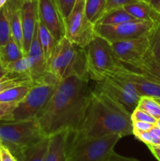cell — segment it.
<instances>
[{"label": "cell", "mask_w": 160, "mask_h": 161, "mask_svg": "<svg viewBox=\"0 0 160 161\" xmlns=\"http://www.w3.org/2000/svg\"><path fill=\"white\" fill-rule=\"evenodd\" d=\"M89 81L72 75L59 82L51 98L36 117L45 137L64 130L71 134L78 131L92 91Z\"/></svg>", "instance_id": "obj_1"}, {"label": "cell", "mask_w": 160, "mask_h": 161, "mask_svg": "<svg viewBox=\"0 0 160 161\" xmlns=\"http://www.w3.org/2000/svg\"><path fill=\"white\" fill-rule=\"evenodd\" d=\"M0 161H2L1 160V154H0Z\"/></svg>", "instance_id": "obj_48"}, {"label": "cell", "mask_w": 160, "mask_h": 161, "mask_svg": "<svg viewBox=\"0 0 160 161\" xmlns=\"http://www.w3.org/2000/svg\"><path fill=\"white\" fill-rule=\"evenodd\" d=\"M17 105L15 102H0V121L9 116Z\"/></svg>", "instance_id": "obj_33"}, {"label": "cell", "mask_w": 160, "mask_h": 161, "mask_svg": "<svg viewBox=\"0 0 160 161\" xmlns=\"http://www.w3.org/2000/svg\"><path fill=\"white\" fill-rule=\"evenodd\" d=\"M0 154L2 161H17L12 153L3 145H0Z\"/></svg>", "instance_id": "obj_37"}, {"label": "cell", "mask_w": 160, "mask_h": 161, "mask_svg": "<svg viewBox=\"0 0 160 161\" xmlns=\"http://www.w3.org/2000/svg\"><path fill=\"white\" fill-rule=\"evenodd\" d=\"M21 3L22 2L17 0H8L5 7L9 19L11 36L23 51V33L20 16Z\"/></svg>", "instance_id": "obj_16"}, {"label": "cell", "mask_w": 160, "mask_h": 161, "mask_svg": "<svg viewBox=\"0 0 160 161\" xmlns=\"http://www.w3.org/2000/svg\"><path fill=\"white\" fill-rule=\"evenodd\" d=\"M123 9L136 20L157 21L160 20V12L155 9L149 2L138 0L126 5Z\"/></svg>", "instance_id": "obj_17"}, {"label": "cell", "mask_w": 160, "mask_h": 161, "mask_svg": "<svg viewBox=\"0 0 160 161\" xmlns=\"http://www.w3.org/2000/svg\"><path fill=\"white\" fill-rule=\"evenodd\" d=\"M31 68H32V61L31 58L28 55H24L20 59L5 66L4 69L8 72L27 74L29 75V72L31 71Z\"/></svg>", "instance_id": "obj_27"}, {"label": "cell", "mask_w": 160, "mask_h": 161, "mask_svg": "<svg viewBox=\"0 0 160 161\" xmlns=\"http://www.w3.org/2000/svg\"><path fill=\"white\" fill-rule=\"evenodd\" d=\"M133 20L136 19L127 13L123 8H118L105 13L96 25H116Z\"/></svg>", "instance_id": "obj_22"}, {"label": "cell", "mask_w": 160, "mask_h": 161, "mask_svg": "<svg viewBox=\"0 0 160 161\" xmlns=\"http://www.w3.org/2000/svg\"><path fill=\"white\" fill-rule=\"evenodd\" d=\"M132 121H142V122H147L149 124H156L157 119L149 115L148 113L136 108L131 113Z\"/></svg>", "instance_id": "obj_30"}, {"label": "cell", "mask_w": 160, "mask_h": 161, "mask_svg": "<svg viewBox=\"0 0 160 161\" xmlns=\"http://www.w3.org/2000/svg\"><path fill=\"white\" fill-rule=\"evenodd\" d=\"M17 1H20V2H23V1H25V0H17Z\"/></svg>", "instance_id": "obj_46"}, {"label": "cell", "mask_w": 160, "mask_h": 161, "mask_svg": "<svg viewBox=\"0 0 160 161\" xmlns=\"http://www.w3.org/2000/svg\"><path fill=\"white\" fill-rule=\"evenodd\" d=\"M154 146H155V145H154ZM157 146V147H158V149H160V144H158V145H156V146Z\"/></svg>", "instance_id": "obj_45"}, {"label": "cell", "mask_w": 160, "mask_h": 161, "mask_svg": "<svg viewBox=\"0 0 160 161\" xmlns=\"http://www.w3.org/2000/svg\"><path fill=\"white\" fill-rule=\"evenodd\" d=\"M47 68L59 81L72 75L89 80L85 48L73 43L67 37L58 42Z\"/></svg>", "instance_id": "obj_3"}, {"label": "cell", "mask_w": 160, "mask_h": 161, "mask_svg": "<svg viewBox=\"0 0 160 161\" xmlns=\"http://www.w3.org/2000/svg\"><path fill=\"white\" fill-rule=\"evenodd\" d=\"M45 137L37 119L0 124V145L15 157Z\"/></svg>", "instance_id": "obj_6"}, {"label": "cell", "mask_w": 160, "mask_h": 161, "mask_svg": "<svg viewBox=\"0 0 160 161\" xmlns=\"http://www.w3.org/2000/svg\"><path fill=\"white\" fill-rule=\"evenodd\" d=\"M58 83L34 84L24 98L18 102L12 113L2 121L18 122L36 119L51 98Z\"/></svg>", "instance_id": "obj_7"}, {"label": "cell", "mask_w": 160, "mask_h": 161, "mask_svg": "<svg viewBox=\"0 0 160 161\" xmlns=\"http://www.w3.org/2000/svg\"><path fill=\"white\" fill-rule=\"evenodd\" d=\"M155 100L156 101V102L160 105V98H155Z\"/></svg>", "instance_id": "obj_44"}, {"label": "cell", "mask_w": 160, "mask_h": 161, "mask_svg": "<svg viewBox=\"0 0 160 161\" xmlns=\"http://www.w3.org/2000/svg\"><path fill=\"white\" fill-rule=\"evenodd\" d=\"M125 67L137 71L152 80L160 82V63L155 61L151 56L148 51L144 55V58L134 65Z\"/></svg>", "instance_id": "obj_18"}, {"label": "cell", "mask_w": 160, "mask_h": 161, "mask_svg": "<svg viewBox=\"0 0 160 161\" xmlns=\"http://www.w3.org/2000/svg\"><path fill=\"white\" fill-rule=\"evenodd\" d=\"M107 0H86L85 11L88 20L95 25L104 16Z\"/></svg>", "instance_id": "obj_23"}, {"label": "cell", "mask_w": 160, "mask_h": 161, "mask_svg": "<svg viewBox=\"0 0 160 161\" xmlns=\"http://www.w3.org/2000/svg\"><path fill=\"white\" fill-rule=\"evenodd\" d=\"M149 50L151 56L160 63V20L155 22V25L149 33Z\"/></svg>", "instance_id": "obj_26"}, {"label": "cell", "mask_w": 160, "mask_h": 161, "mask_svg": "<svg viewBox=\"0 0 160 161\" xmlns=\"http://www.w3.org/2000/svg\"><path fill=\"white\" fill-rule=\"evenodd\" d=\"M138 0H107L104 14L108 11L118 8H123L126 5L133 3Z\"/></svg>", "instance_id": "obj_32"}, {"label": "cell", "mask_w": 160, "mask_h": 161, "mask_svg": "<svg viewBox=\"0 0 160 161\" xmlns=\"http://www.w3.org/2000/svg\"><path fill=\"white\" fill-rule=\"evenodd\" d=\"M150 3L156 10L160 12V0H151Z\"/></svg>", "instance_id": "obj_40"}, {"label": "cell", "mask_w": 160, "mask_h": 161, "mask_svg": "<svg viewBox=\"0 0 160 161\" xmlns=\"http://www.w3.org/2000/svg\"><path fill=\"white\" fill-rule=\"evenodd\" d=\"M120 138L119 135L89 138L70 133L67 161H103L114 151Z\"/></svg>", "instance_id": "obj_4"}, {"label": "cell", "mask_w": 160, "mask_h": 161, "mask_svg": "<svg viewBox=\"0 0 160 161\" xmlns=\"http://www.w3.org/2000/svg\"><path fill=\"white\" fill-rule=\"evenodd\" d=\"M22 33H23V52L26 55L29 50L35 31L39 22L38 0H25L20 6Z\"/></svg>", "instance_id": "obj_13"}, {"label": "cell", "mask_w": 160, "mask_h": 161, "mask_svg": "<svg viewBox=\"0 0 160 161\" xmlns=\"http://www.w3.org/2000/svg\"><path fill=\"white\" fill-rule=\"evenodd\" d=\"M116 74L122 75L133 83L141 97L147 96L154 98H160V82L152 80L141 72L127 67H125L123 72Z\"/></svg>", "instance_id": "obj_14"}, {"label": "cell", "mask_w": 160, "mask_h": 161, "mask_svg": "<svg viewBox=\"0 0 160 161\" xmlns=\"http://www.w3.org/2000/svg\"><path fill=\"white\" fill-rule=\"evenodd\" d=\"M95 87L109 94L130 113L136 108L141 97L133 83L119 74L107 75L96 81Z\"/></svg>", "instance_id": "obj_9"}, {"label": "cell", "mask_w": 160, "mask_h": 161, "mask_svg": "<svg viewBox=\"0 0 160 161\" xmlns=\"http://www.w3.org/2000/svg\"><path fill=\"white\" fill-rule=\"evenodd\" d=\"M133 135L145 145H153V140L150 131H133Z\"/></svg>", "instance_id": "obj_34"}, {"label": "cell", "mask_w": 160, "mask_h": 161, "mask_svg": "<svg viewBox=\"0 0 160 161\" xmlns=\"http://www.w3.org/2000/svg\"><path fill=\"white\" fill-rule=\"evenodd\" d=\"M39 19L57 42L66 37L65 22L54 0H38Z\"/></svg>", "instance_id": "obj_12"}, {"label": "cell", "mask_w": 160, "mask_h": 161, "mask_svg": "<svg viewBox=\"0 0 160 161\" xmlns=\"http://www.w3.org/2000/svg\"><path fill=\"white\" fill-rule=\"evenodd\" d=\"M48 142L49 138L45 137L22 151L16 159L17 161H45Z\"/></svg>", "instance_id": "obj_19"}, {"label": "cell", "mask_w": 160, "mask_h": 161, "mask_svg": "<svg viewBox=\"0 0 160 161\" xmlns=\"http://www.w3.org/2000/svg\"><path fill=\"white\" fill-rule=\"evenodd\" d=\"M131 113L122 104L94 86L92 89L79 129L75 134L89 138L111 135H133Z\"/></svg>", "instance_id": "obj_2"}, {"label": "cell", "mask_w": 160, "mask_h": 161, "mask_svg": "<svg viewBox=\"0 0 160 161\" xmlns=\"http://www.w3.org/2000/svg\"><path fill=\"white\" fill-rule=\"evenodd\" d=\"M7 71L6 70V69H4V68L3 67V65H0V79L2 78V77L4 76L5 75H6L7 74Z\"/></svg>", "instance_id": "obj_41"}, {"label": "cell", "mask_w": 160, "mask_h": 161, "mask_svg": "<svg viewBox=\"0 0 160 161\" xmlns=\"http://www.w3.org/2000/svg\"><path fill=\"white\" fill-rule=\"evenodd\" d=\"M87 73L90 80L99 81L104 77L123 72L125 67L117 59L109 42L96 36L85 47Z\"/></svg>", "instance_id": "obj_5"}, {"label": "cell", "mask_w": 160, "mask_h": 161, "mask_svg": "<svg viewBox=\"0 0 160 161\" xmlns=\"http://www.w3.org/2000/svg\"><path fill=\"white\" fill-rule=\"evenodd\" d=\"M86 0H77L70 14L64 19L66 37L85 48L96 37L94 25L88 20L85 11Z\"/></svg>", "instance_id": "obj_8"}, {"label": "cell", "mask_w": 160, "mask_h": 161, "mask_svg": "<svg viewBox=\"0 0 160 161\" xmlns=\"http://www.w3.org/2000/svg\"><path fill=\"white\" fill-rule=\"evenodd\" d=\"M155 126H156V127H158V128L160 129V118H159V119H157L156 124H155Z\"/></svg>", "instance_id": "obj_43"}, {"label": "cell", "mask_w": 160, "mask_h": 161, "mask_svg": "<svg viewBox=\"0 0 160 161\" xmlns=\"http://www.w3.org/2000/svg\"><path fill=\"white\" fill-rule=\"evenodd\" d=\"M11 37L9 19L4 6L0 9V47L6 45Z\"/></svg>", "instance_id": "obj_29"}, {"label": "cell", "mask_w": 160, "mask_h": 161, "mask_svg": "<svg viewBox=\"0 0 160 161\" xmlns=\"http://www.w3.org/2000/svg\"><path fill=\"white\" fill-rule=\"evenodd\" d=\"M0 65H1V59H0Z\"/></svg>", "instance_id": "obj_49"}, {"label": "cell", "mask_w": 160, "mask_h": 161, "mask_svg": "<svg viewBox=\"0 0 160 161\" xmlns=\"http://www.w3.org/2000/svg\"><path fill=\"white\" fill-rule=\"evenodd\" d=\"M27 84H34L28 75L7 72L0 79V93L13 86Z\"/></svg>", "instance_id": "obj_24"}, {"label": "cell", "mask_w": 160, "mask_h": 161, "mask_svg": "<svg viewBox=\"0 0 160 161\" xmlns=\"http://www.w3.org/2000/svg\"><path fill=\"white\" fill-rule=\"evenodd\" d=\"M136 108L148 113L155 119H158L160 118V105L154 97L147 96L141 97Z\"/></svg>", "instance_id": "obj_28"}, {"label": "cell", "mask_w": 160, "mask_h": 161, "mask_svg": "<svg viewBox=\"0 0 160 161\" xmlns=\"http://www.w3.org/2000/svg\"><path fill=\"white\" fill-rule=\"evenodd\" d=\"M144 1H147V2H149V3H150L151 0H144Z\"/></svg>", "instance_id": "obj_47"}, {"label": "cell", "mask_w": 160, "mask_h": 161, "mask_svg": "<svg viewBox=\"0 0 160 161\" xmlns=\"http://www.w3.org/2000/svg\"><path fill=\"white\" fill-rule=\"evenodd\" d=\"M149 43V33L134 39L109 42L115 56L125 66L134 65L142 59L148 51Z\"/></svg>", "instance_id": "obj_11"}, {"label": "cell", "mask_w": 160, "mask_h": 161, "mask_svg": "<svg viewBox=\"0 0 160 161\" xmlns=\"http://www.w3.org/2000/svg\"><path fill=\"white\" fill-rule=\"evenodd\" d=\"M156 21L133 20L116 25H94L97 36L108 42L126 40L141 37L150 33Z\"/></svg>", "instance_id": "obj_10"}, {"label": "cell", "mask_w": 160, "mask_h": 161, "mask_svg": "<svg viewBox=\"0 0 160 161\" xmlns=\"http://www.w3.org/2000/svg\"><path fill=\"white\" fill-rule=\"evenodd\" d=\"M150 132H152V134H153L154 135H155V136L157 137V138H158V139L160 140V129L158 128V127H156L155 125L153 126V127H152V129H151L150 130H149Z\"/></svg>", "instance_id": "obj_39"}, {"label": "cell", "mask_w": 160, "mask_h": 161, "mask_svg": "<svg viewBox=\"0 0 160 161\" xmlns=\"http://www.w3.org/2000/svg\"><path fill=\"white\" fill-rule=\"evenodd\" d=\"M34 84L20 85L13 86L0 93V102H15L18 103L28 94Z\"/></svg>", "instance_id": "obj_25"}, {"label": "cell", "mask_w": 160, "mask_h": 161, "mask_svg": "<svg viewBox=\"0 0 160 161\" xmlns=\"http://www.w3.org/2000/svg\"><path fill=\"white\" fill-rule=\"evenodd\" d=\"M24 56V54L22 50L12 37L9 39L6 45L0 47V59L1 64L3 68Z\"/></svg>", "instance_id": "obj_21"}, {"label": "cell", "mask_w": 160, "mask_h": 161, "mask_svg": "<svg viewBox=\"0 0 160 161\" xmlns=\"http://www.w3.org/2000/svg\"><path fill=\"white\" fill-rule=\"evenodd\" d=\"M37 32L41 49H42V51L46 60L47 64H48L49 61L51 58L58 42L52 36L51 33L47 30V28L42 25L39 19V23H38Z\"/></svg>", "instance_id": "obj_20"}, {"label": "cell", "mask_w": 160, "mask_h": 161, "mask_svg": "<svg viewBox=\"0 0 160 161\" xmlns=\"http://www.w3.org/2000/svg\"><path fill=\"white\" fill-rule=\"evenodd\" d=\"M147 146L152 153V155L156 158V160L160 161V149L154 145H147Z\"/></svg>", "instance_id": "obj_38"}, {"label": "cell", "mask_w": 160, "mask_h": 161, "mask_svg": "<svg viewBox=\"0 0 160 161\" xmlns=\"http://www.w3.org/2000/svg\"><path fill=\"white\" fill-rule=\"evenodd\" d=\"M58 9L65 19L70 14L77 0H54Z\"/></svg>", "instance_id": "obj_31"}, {"label": "cell", "mask_w": 160, "mask_h": 161, "mask_svg": "<svg viewBox=\"0 0 160 161\" xmlns=\"http://www.w3.org/2000/svg\"><path fill=\"white\" fill-rule=\"evenodd\" d=\"M8 2V0H0V9L3 8L5 5L6 4V3Z\"/></svg>", "instance_id": "obj_42"}, {"label": "cell", "mask_w": 160, "mask_h": 161, "mask_svg": "<svg viewBox=\"0 0 160 161\" xmlns=\"http://www.w3.org/2000/svg\"><path fill=\"white\" fill-rule=\"evenodd\" d=\"M103 161H140L137 159L133 157H127L124 156L119 155L116 153L115 151H112Z\"/></svg>", "instance_id": "obj_36"}, {"label": "cell", "mask_w": 160, "mask_h": 161, "mask_svg": "<svg viewBox=\"0 0 160 161\" xmlns=\"http://www.w3.org/2000/svg\"><path fill=\"white\" fill-rule=\"evenodd\" d=\"M69 135L70 132L64 130L48 137L45 161H67Z\"/></svg>", "instance_id": "obj_15"}, {"label": "cell", "mask_w": 160, "mask_h": 161, "mask_svg": "<svg viewBox=\"0 0 160 161\" xmlns=\"http://www.w3.org/2000/svg\"><path fill=\"white\" fill-rule=\"evenodd\" d=\"M133 131H149L155 124L142 121H132Z\"/></svg>", "instance_id": "obj_35"}]
</instances>
